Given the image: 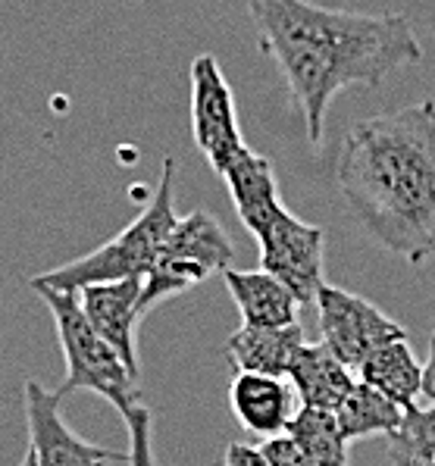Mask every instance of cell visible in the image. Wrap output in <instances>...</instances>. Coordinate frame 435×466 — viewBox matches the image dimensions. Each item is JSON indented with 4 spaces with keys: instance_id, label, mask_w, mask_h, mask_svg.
<instances>
[{
    "instance_id": "7a4b0ae2",
    "label": "cell",
    "mask_w": 435,
    "mask_h": 466,
    "mask_svg": "<svg viewBox=\"0 0 435 466\" xmlns=\"http://www.w3.org/2000/svg\"><path fill=\"white\" fill-rule=\"evenodd\" d=\"M339 188L369 238L408 263L435 257V100L363 119L345 135Z\"/></svg>"
},
{
    "instance_id": "cb8c5ba5",
    "label": "cell",
    "mask_w": 435,
    "mask_h": 466,
    "mask_svg": "<svg viewBox=\"0 0 435 466\" xmlns=\"http://www.w3.org/2000/svg\"><path fill=\"white\" fill-rule=\"evenodd\" d=\"M19 466H35V457H32V451H28V454L23 457V463H19Z\"/></svg>"
},
{
    "instance_id": "9a60e30c",
    "label": "cell",
    "mask_w": 435,
    "mask_h": 466,
    "mask_svg": "<svg viewBox=\"0 0 435 466\" xmlns=\"http://www.w3.org/2000/svg\"><path fill=\"white\" fill-rule=\"evenodd\" d=\"M358 382L369 385L389 400H395L401 410L417 407V398L423 394V367L417 363L408 339L389 341L376 348L373 354L358 367Z\"/></svg>"
},
{
    "instance_id": "e0dca14e",
    "label": "cell",
    "mask_w": 435,
    "mask_h": 466,
    "mask_svg": "<svg viewBox=\"0 0 435 466\" xmlns=\"http://www.w3.org/2000/svg\"><path fill=\"white\" fill-rule=\"evenodd\" d=\"M223 182L232 195L235 213L245 222L248 232H254V228L260 226V219L267 217L276 204H282L279 188H276L273 163L260 154H251V160H245L238 169L229 172Z\"/></svg>"
},
{
    "instance_id": "30bf717a",
    "label": "cell",
    "mask_w": 435,
    "mask_h": 466,
    "mask_svg": "<svg viewBox=\"0 0 435 466\" xmlns=\"http://www.w3.org/2000/svg\"><path fill=\"white\" fill-rule=\"evenodd\" d=\"M141 289H145V279H119V282H97L85 285L76 291L78 310L88 319V326L95 329L101 339L123 357L135 379L141 372L138 363V341H135V329L145 319L141 310Z\"/></svg>"
},
{
    "instance_id": "6da1fadb",
    "label": "cell",
    "mask_w": 435,
    "mask_h": 466,
    "mask_svg": "<svg viewBox=\"0 0 435 466\" xmlns=\"http://www.w3.org/2000/svg\"><path fill=\"white\" fill-rule=\"evenodd\" d=\"M260 50L279 63L313 147L323 145L326 110L341 88L385 82L423 60L404 16L329 10L310 0H251Z\"/></svg>"
},
{
    "instance_id": "7402d4cb",
    "label": "cell",
    "mask_w": 435,
    "mask_h": 466,
    "mask_svg": "<svg viewBox=\"0 0 435 466\" xmlns=\"http://www.w3.org/2000/svg\"><path fill=\"white\" fill-rule=\"evenodd\" d=\"M226 463L229 466H267L257 451V444H241V441H232L226 448Z\"/></svg>"
},
{
    "instance_id": "ac0fdd59",
    "label": "cell",
    "mask_w": 435,
    "mask_h": 466,
    "mask_svg": "<svg viewBox=\"0 0 435 466\" xmlns=\"http://www.w3.org/2000/svg\"><path fill=\"white\" fill-rule=\"evenodd\" d=\"M285 435L298 444V451L308 457L310 466H348V444L351 441L341 435L329 410L298 407Z\"/></svg>"
},
{
    "instance_id": "d6986e66",
    "label": "cell",
    "mask_w": 435,
    "mask_h": 466,
    "mask_svg": "<svg viewBox=\"0 0 435 466\" xmlns=\"http://www.w3.org/2000/svg\"><path fill=\"white\" fill-rule=\"evenodd\" d=\"M391 466H435V404L410 407L389 439Z\"/></svg>"
},
{
    "instance_id": "603a6c76",
    "label": "cell",
    "mask_w": 435,
    "mask_h": 466,
    "mask_svg": "<svg viewBox=\"0 0 435 466\" xmlns=\"http://www.w3.org/2000/svg\"><path fill=\"white\" fill-rule=\"evenodd\" d=\"M423 398H430V404H435V332L430 339V357L423 363Z\"/></svg>"
},
{
    "instance_id": "5b68a950",
    "label": "cell",
    "mask_w": 435,
    "mask_h": 466,
    "mask_svg": "<svg viewBox=\"0 0 435 466\" xmlns=\"http://www.w3.org/2000/svg\"><path fill=\"white\" fill-rule=\"evenodd\" d=\"M232 260L235 245L229 232L219 226V219H213L204 210L179 217L145 276V289H141L145 317L157 304L195 289L213 272H226L232 267Z\"/></svg>"
},
{
    "instance_id": "ba28073f",
    "label": "cell",
    "mask_w": 435,
    "mask_h": 466,
    "mask_svg": "<svg viewBox=\"0 0 435 466\" xmlns=\"http://www.w3.org/2000/svg\"><path fill=\"white\" fill-rule=\"evenodd\" d=\"M313 307H317L319 322V344H326L335 360H341L351 372H358L376 348L408 339V332L391 317H385L376 304L335 285H323Z\"/></svg>"
},
{
    "instance_id": "9c48e42d",
    "label": "cell",
    "mask_w": 435,
    "mask_h": 466,
    "mask_svg": "<svg viewBox=\"0 0 435 466\" xmlns=\"http://www.w3.org/2000/svg\"><path fill=\"white\" fill-rule=\"evenodd\" d=\"M25 422L28 439H32L35 466H110L128 463V454H116L101 444H91L69 429V422L60 413V394L45 389L41 382H25Z\"/></svg>"
},
{
    "instance_id": "ffe728a7",
    "label": "cell",
    "mask_w": 435,
    "mask_h": 466,
    "mask_svg": "<svg viewBox=\"0 0 435 466\" xmlns=\"http://www.w3.org/2000/svg\"><path fill=\"white\" fill-rule=\"evenodd\" d=\"M128 426V466H154L151 451V413L147 407L135 404L123 413Z\"/></svg>"
},
{
    "instance_id": "4fadbf2b",
    "label": "cell",
    "mask_w": 435,
    "mask_h": 466,
    "mask_svg": "<svg viewBox=\"0 0 435 466\" xmlns=\"http://www.w3.org/2000/svg\"><path fill=\"white\" fill-rule=\"evenodd\" d=\"M223 282L229 289L241 313V326L279 329L298 322V300L276 276L263 269H235L223 272Z\"/></svg>"
},
{
    "instance_id": "3957f363",
    "label": "cell",
    "mask_w": 435,
    "mask_h": 466,
    "mask_svg": "<svg viewBox=\"0 0 435 466\" xmlns=\"http://www.w3.org/2000/svg\"><path fill=\"white\" fill-rule=\"evenodd\" d=\"M176 195V160L167 157L163 160L160 182L147 198V207L138 213L116 238L104 241L101 248L88 250V254L76 257V260L63 263L56 269H47L41 276L32 279V285H45V289L56 291H76L85 285H97V282H119V279H132V276H147L151 269L157 250L163 248L167 235L173 232V226L179 222L173 207Z\"/></svg>"
},
{
    "instance_id": "2e32d148",
    "label": "cell",
    "mask_w": 435,
    "mask_h": 466,
    "mask_svg": "<svg viewBox=\"0 0 435 466\" xmlns=\"http://www.w3.org/2000/svg\"><path fill=\"white\" fill-rule=\"evenodd\" d=\"M332 417L348 441L367 439V435H385V439H389V435L398 432V426H401L404 410L395 400L385 398V394L369 389V385L354 382V389L348 391V398L341 400Z\"/></svg>"
},
{
    "instance_id": "8fae6325",
    "label": "cell",
    "mask_w": 435,
    "mask_h": 466,
    "mask_svg": "<svg viewBox=\"0 0 435 466\" xmlns=\"http://www.w3.org/2000/svg\"><path fill=\"white\" fill-rule=\"evenodd\" d=\"M229 407L248 432L276 439V435H285L291 417L298 413V394L279 376L235 372L229 385Z\"/></svg>"
},
{
    "instance_id": "7c38bea8",
    "label": "cell",
    "mask_w": 435,
    "mask_h": 466,
    "mask_svg": "<svg viewBox=\"0 0 435 466\" xmlns=\"http://www.w3.org/2000/svg\"><path fill=\"white\" fill-rule=\"evenodd\" d=\"M304 344L308 341H304L301 322L279 329L238 326L226 341V357L235 372H263V376L285 379Z\"/></svg>"
},
{
    "instance_id": "52a82bcc",
    "label": "cell",
    "mask_w": 435,
    "mask_h": 466,
    "mask_svg": "<svg viewBox=\"0 0 435 466\" xmlns=\"http://www.w3.org/2000/svg\"><path fill=\"white\" fill-rule=\"evenodd\" d=\"M191 132L197 150L223 178L254 154L245 145L235 95L213 54H201L191 63Z\"/></svg>"
},
{
    "instance_id": "5bb4252c",
    "label": "cell",
    "mask_w": 435,
    "mask_h": 466,
    "mask_svg": "<svg viewBox=\"0 0 435 466\" xmlns=\"http://www.w3.org/2000/svg\"><path fill=\"white\" fill-rule=\"evenodd\" d=\"M288 385L298 394V404L313 410L335 413L339 404L354 389V372L341 360H335L326 344H304L295 367L288 370Z\"/></svg>"
},
{
    "instance_id": "44dd1931",
    "label": "cell",
    "mask_w": 435,
    "mask_h": 466,
    "mask_svg": "<svg viewBox=\"0 0 435 466\" xmlns=\"http://www.w3.org/2000/svg\"><path fill=\"white\" fill-rule=\"evenodd\" d=\"M263 463L267 466H310L308 457L298 451V444L288 435H276V439H263V444H257Z\"/></svg>"
},
{
    "instance_id": "277c9868",
    "label": "cell",
    "mask_w": 435,
    "mask_h": 466,
    "mask_svg": "<svg viewBox=\"0 0 435 466\" xmlns=\"http://www.w3.org/2000/svg\"><path fill=\"white\" fill-rule=\"evenodd\" d=\"M32 289L45 298L47 310H51L56 339H60L63 348V360H66V376H63L60 389L54 391L60 398H66L73 391H95L104 400H110L119 413L141 404L138 391H135L138 379L128 372L123 357L88 326L73 291H56L45 289V285H32Z\"/></svg>"
},
{
    "instance_id": "8992f818",
    "label": "cell",
    "mask_w": 435,
    "mask_h": 466,
    "mask_svg": "<svg viewBox=\"0 0 435 466\" xmlns=\"http://www.w3.org/2000/svg\"><path fill=\"white\" fill-rule=\"evenodd\" d=\"M251 235L260 245V269L279 279L301 307H313L317 291L326 285L323 228L291 217L282 204H276Z\"/></svg>"
},
{
    "instance_id": "d4e9b609",
    "label": "cell",
    "mask_w": 435,
    "mask_h": 466,
    "mask_svg": "<svg viewBox=\"0 0 435 466\" xmlns=\"http://www.w3.org/2000/svg\"><path fill=\"white\" fill-rule=\"evenodd\" d=\"M223 466H229V463H223Z\"/></svg>"
}]
</instances>
